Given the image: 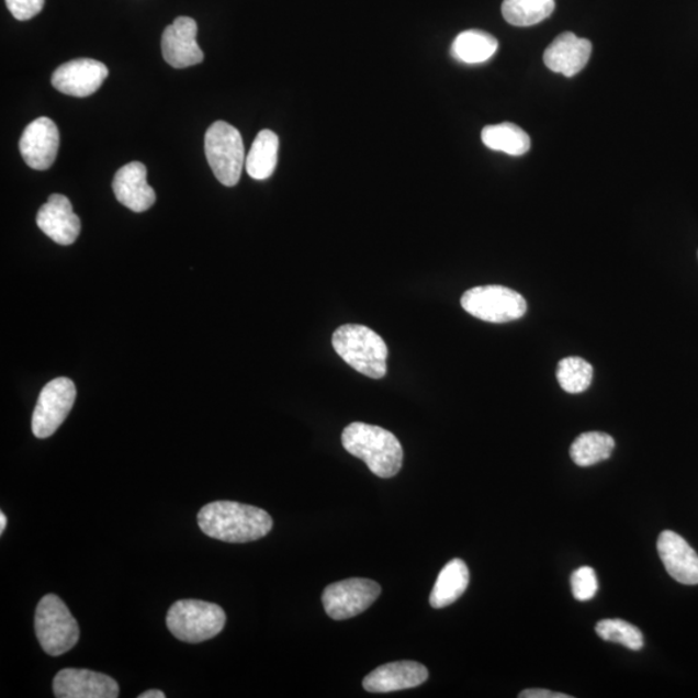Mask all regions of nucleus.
Listing matches in <instances>:
<instances>
[{
  "instance_id": "nucleus-1",
  "label": "nucleus",
  "mask_w": 698,
  "mask_h": 698,
  "mask_svg": "<svg viewBox=\"0 0 698 698\" xmlns=\"http://www.w3.org/2000/svg\"><path fill=\"white\" fill-rule=\"evenodd\" d=\"M199 526L203 533L230 543L258 541L273 528L271 515L256 506L216 500L201 508Z\"/></svg>"
},
{
  "instance_id": "nucleus-2",
  "label": "nucleus",
  "mask_w": 698,
  "mask_h": 698,
  "mask_svg": "<svg viewBox=\"0 0 698 698\" xmlns=\"http://www.w3.org/2000/svg\"><path fill=\"white\" fill-rule=\"evenodd\" d=\"M349 454L367 463L374 475L394 477L403 468V447L396 436L382 427L354 421L341 434Z\"/></svg>"
},
{
  "instance_id": "nucleus-3",
  "label": "nucleus",
  "mask_w": 698,
  "mask_h": 698,
  "mask_svg": "<svg viewBox=\"0 0 698 698\" xmlns=\"http://www.w3.org/2000/svg\"><path fill=\"white\" fill-rule=\"evenodd\" d=\"M333 347L349 367L372 380H382L387 373V345L367 326H340L334 333Z\"/></svg>"
},
{
  "instance_id": "nucleus-4",
  "label": "nucleus",
  "mask_w": 698,
  "mask_h": 698,
  "mask_svg": "<svg viewBox=\"0 0 698 698\" xmlns=\"http://www.w3.org/2000/svg\"><path fill=\"white\" fill-rule=\"evenodd\" d=\"M174 638L185 643H202L219 635L227 622L222 607L202 600H178L166 618Z\"/></svg>"
},
{
  "instance_id": "nucleus-5",
  "label": "nucleus",
  "mask_w": 698,
  "mask_h": 698,
  "mask_svg": "<svg viewBox=\"0 0 698 698\" xmlns=\"http://www.w3.org/2000/svg\"><path fill=\"white\" fill-rule=\"evenodd\" d=\"M35 632L49 656L69 652L79 640V627L65 603L55 594L42 598L35 610Z\"/></svg>"
},
{
  "instance_id": "nucleus-6",
  "label": "nucleus",
  "mask_w": 698,
  "mask_h": 698,
  "mask_svg": "<svg viewBox=\"0 0 698 698\" xmlns=\"http://www.w3.org/2000/svg\"><path fill=\"white\" fill-rule=\"evenodd\" d=\"M205 153L216 179L225 187L237 185L246 164L239 131L227 122L213 123L205 136Z\"/></svg>"
},
{
  "instance_id": "nucleus-7",
  "label": "nucleus",
  "mask_w": 698,
  "mask_h": 698,
  "mask_svg": "<svg viewBox=\"0 0 698 698\" xmlns=\"http://www.w3.org/2000/svg\"><path fill=\"white\" fill-rule=\"evenodd\" d=\"M468 314L486 323L505 324L527 314L528 304L518 291L497 285L465 291L461 300Z\"/></svg>"
},
{
  "instance_id": "nucleus-8",
  "label": "nucleus",
  "mask_w": 698,
  "mask_h": 698,
  "mask_svg": "<svg viewBox=\"0 0 698 698\" xmlns=\"http://www.w3.org/2000/svg\"><path fill=\"white\" fill-rule=\"evenodd\" d=\"M382 588L368 578H349L325 588L323 605L333 620H348L365 612L380 598Z\"/></svg>"
},
{
  "instance_id": "nucleus-9",
  "label": "nucleus",
  "mask_w": 698,
  "mask_h": 698,
  "mask_svg": "<svg viewBox=\"0 0 698 698\" xmlns=\"http://www.w3.org/2000/svg\"><path fill=\"white\" fill-rule=\"evenodd\" d=\"M77 390L68 378H57L42 390L33 414V434L38 439H47L67 419L75 405Z\"/></svg>"
},
{
  "instance_id": "nucleus-10",
  "label": "nucleus",
  "mask_w": 698,
  "mask_h": 698,
  "mask_svg": "<svg viewBox=\"0 0 698 698\" xmlns=\"http://www.w3.org/2000/svg\"><path fill=\"white\" fill-rule=\"evenodd\" d=\"M108 76L109 70L103 63L78 58L55 70L53 86L68 97L87 98L100 89Z\"/></svg>"
},
{
  "instance_id": "nucleus-11",
  "label": "nucleus",
  "mask_w": 698,
  "mask_h": 698,
  "mask_svg": "<svg viewBox=\"0 0 698 698\" xmlns=\"http://www.w3.org/2000/svg\"><path fill=\"white\" fill-rule=\"evenodd\" d=\"M198 23L191 18L181 16L165 29L162 54L167 64L174 69H184L203 61L202 49L198 43Z\"/></svg>"
},
{
  "instance_id": "nucleus-12",
  "label": "nucleus",
  "mask_w": 698,
  "mask_h": 698,
  "mask_svg": "<svg viewBox=\"0 0 698 698\" xmlns=\"http://www.w3.org/2000/svg\"><path fill=\"white\" fill-rule=\"evenodd\" d=\"M57 698H116L120 686L111 676L86 671V668H64L54 679Z\"/></svg>"
},
{
  "instance_id": "nucleus-13",
  "label": "nucleus",
  "mask_w": 698,
  "mask_h": 698,
  "mask_svg": "<svg viewBox=\"0 0 698 698\" xmlns=\"http://www.w3.org/2000/svg\"><path fill=\"white\" fill-rule=\"evenodd\" d=\"M60 134L53 120L41 116L29 125L20 139V151L33 170L45 171L57 157Z\"/></svg>"
},
{
  "instance_id": "nucleus-14",
  "label": "nucleus",
  "mask_w": 698,
  "mask_h": 698,
  "mask_svg": "<svg viewBox=\"0 0 698 698\" xmlns=\"http://www.w3.org/2000/svg\"><path fill=\"white\" fill-rule=\"evenodd\" d=\"M36 224L46 236L63 246L75 244L81 233V221L72 211L68 198L63 194L50 195L38 211Z\"/></svg>"
},
{
  "instance_id": "nucleus-15",
  "label": "nucleus",
  "mask_w": 698,
  "mask_h": 698,
  "mask_svg": "<svg viewBox=\"0 0 698 698\" xmlns=\"http://www.w3.org/2000/svg\"><path fill=\"white\" fill-rule=\"evenodd\" d=\"M428 679L425 665L416 661H398L375 668L363 679L362 686L372 694H390L416 688Z\"/></svg>"
},
{
  "instance_id": "nucleus-16",
  "label": "nucleus",
  "mask_w": 698,
  "mask_h": 698,
  "mask_svg": "<svg viewBox=\"0 0 698 698\" xmlns=\"http://www.w3.org/2000/svg\"><path fill=\"white\" fill-rule=\"evenodd\" d=\"M661 560L668 574L683 585H698V555L679 534L665 530L657 542Z\"/></svg>"
},
{
  "instance_id": "nucleus-17",
  "label": "nucleus",
  "mask_w": 698,
  "mask_h": 698,
  "mask_svg": "<svg viewBox=\"0 0 698 698\" xmlns=\"http://www.w3.org/2000/svg\"><path fill=\"white\" fill-rule=\"evenodd\" d=\"M115 199L134 213H144L156 202V192L147 181V167L131 162L116 171L113 180Z\"/></svg>"
},
{
  "instance_id": "nucleus-18",
  "label": "nucleus",
  "mask_w": 698,
  "mask_h": 698,
  "mask_svg": "<svg viewBox=\"0 0 698 698\" xmlns=\"http://www.w3.org/2000/svg\"><path fill=\"white\" fill-rule=\"evenodd\" d=\"M592 42L578 38L576 34L566 32L556 36L555 41L544 50V65L565 77H573L584 69L590 60Z\"/></svg>"
},
{
  "instance_id": "nucleus-19",
  "label": "nucleus",
  "mask_w": 698,
  "mask_h": 698,
  "mask_svg": "<svg viewBox=\"0 0 698 698\" xmlns=\"http://www.w3.org/2000/svg\"><path fill=\"white\" fill-rule=\"evenodd\" d=\"M470 572L461 559H453L443 566L436 579L430 595V605L435 609L453 605L468 590Z\"/></svg>"
},
{
  "instance_id": "nucleus-20",
  "label": "nucleus",
  "mask_w": 698,
  "mask_h": 698,
  "mask_svg": "<svg viewBox=\"0 0 698 698\" xmlns=\"http://www.w3.org/2000/svg\"><path fill=\"white\" fill-rule=\"evenodd\" d=\"M280 140L271 130L260 131L246 157V171L252 179L267 180L278 167Z\"/></svg>"
},
{
  "instance_id": "nucleus-21",
  "label": "nucleus",
  "mask_w": 698,
  "mask_h": 698,
  "mask_svg": "<svg viewBox=\"0 0 698 698\" xmlns=\"http://www.w3.org/2000/svg\"><path fill=\"white\" fill-rule=\"evenodd\" d=\"M498 41L483 31H465L457 36L452 55L464 64H482L497 53Z\"/></svg>"
},
{
  "instance_id": "nucleus-22",
  "label": "nucleus",
  "mask_w": 698,
  "mask_h": 698,
  "mask_svg": "<svg viewBox=\"0 0 698 698\" xmlns=\"http://www.w3.org/2000/svg\"><path fill=\"white\" fill-rule=\"evenodd\" d=\"M482 140L485 147L510 156H522L530 149L529 135L510 122L484 127Z\"/></svg>"
},
{
  "instance_id": "nucleus-23",
  "label": "nucleus",
  "mask_w": 698,
  "mask_h": 698,
  "mask_svg": "<svg viewBox=\"0 0 698 698\" xmlns=\"http://www.w3.org/2000/svg\"><path fill=\"white\" fill-rule=\"evenodd\" d=\"M616 447L612 436L605 432H585L571 447V458L579 468H590L607 461Z\"/></svg>"
},
{
  "instance_id": "nucleus-24",
  "label": "nucleus",
  "mask_w": 698,
  "mask_h": 698,
  "mask_svg": "<svg viewBox=\"0 0 698 698\" xmlns=\"http://www.w3.org/2000/svg\"><path fill=\"white\" fill-rule=\"evenodd\" d=\"M555 0H504L502 14L514 26H533L551 16Z\"/></svg>"
},
{
  "instance_id": "nucleus-25",
  "label": "nucleus",
  "mask_w": 698,
  "mask_h": 698,
  "mask_svg": "<svg viewBox=\"0 0 698 698\" xmlns=\"http://www.w3.org/2000/svg\"><path fill=\"white\" fill-rule=\"evenodd\" d=\"M594 370L592 363L581 358H565L559 362L556 378L568 394H582L592 385Z\"/></svg>"
},
{
  "instance_id": "nucleus-26",
  "label": "nucleus",
  "mask_w": 698,
  "mask_h": 698,
  "mask_svg": "<svg viewBox=\"0 0 698 698\" xmlns=\"http://www.w3.org/2000/svg\"><path fill=\"white\" fill-rule=\"evenodd\" d=\"M596 634L606 642H612L627 646L631 651L643 649L644 639L642 631L634 624L623 620H603L596 624Z\"/></svg>"
},
{
  "instance_id": "nucleus-27",
  "label": "nucleus",
  "mask_w": 698,
  "mask_h": 698,
  "mask_svg": "<svg viewBox=\"0 0 698 698\" xmlns=\"http://www.w3.org/2000/svg\"><path fill=\"white\" fill-rule=\"evenodd\" d=\"M574 598L578 601L592 600L599 590L598 577L592 566H581L571 577Z\"/></svg>"
},
{
  "instance_id": "nucleus-28",
  "label": "nucleus",
  "mask_w": 698,
  "mask_h": 698,
  "mask_svg": "<svg viewBox=\"0 0 698 698\" xmlns=\"http://www.w3.org/2000/svg\"><path fill=\"white\" fill-rule=\"evenodd\" d=\"M46 0H5L12 16L19 21H27L40 14Z\"/></svg>"
},
{
  "instance_id": "nucleus-29",
  "label": "nucleus",
  "mask_w": 698,
  "mask_h": 698,
  "mask_svg": "<svg viewBox=\"0 0 698 698\" xmlns=\"http://www.w3.org/2000/svg\"><path fill=\"white\" fill-rule=\"evenodd\" d=\"M520 698H571L568 695L551 693L548 689H527L519 695Z\"/></svg>"
},
{
  "instance_id": "nucleus-30",
  "label": "nucleus",
  "mask_w": 698,
  "mask_h": 698,
  "mask_svg": "<svg viewBox=\"0 0 698 698\" xmlns=\"http://www.w3.org/2000/svg\"><path fill=\"white\" fill-rule=\"evenodd\" d=\"M166 695L162 693V690H158V689H150L147 690V693H144L139 696V698H165Z\"/></svg>"
},
{
  "instance_id": "nucleus-31",
  "label": "nucleus",
  "mask_w": 698,
  "mask_h": 698,
  "mask_svg": "<svg viewBox=\"0 0 698 698\" xmlns=\"http://www.w3.org/2000/svg\"><path fill=\"white\" fill-rule=\"evenodd\" d=\"M5 527H7V518H5V515L2 513L0 514V533L3 534Z\"/></svg>"
}]
</instances>
